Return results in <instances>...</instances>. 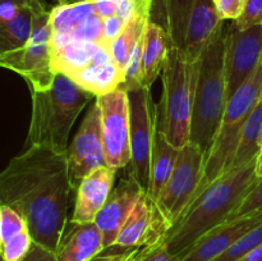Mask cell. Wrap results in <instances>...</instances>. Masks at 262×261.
<instances>
[{"mask_svg":"<svg viewBox=\"0 0 262 261\" xmlns=\"http://www.w3.org/2000/svg\"><path fill=\"white\" fill-rule=\"evenodd\" d=\"M51 55L53 69L55 73H64L68 77L81 71L92 61L105 63L113 60L109 46L78 41H72L56 48H51Z\"/></svg>","mask_w":262,"mask_h":261,"instance_id":"20","label":"cell"},{"mask_svg":"<svg viewBox=\"0 0 262 261\" xmlns=\"http://www.w3.org/2000/svg\"><path fill=\"white\" fill-rule=\"evenodd\" d=\"M225 26L200 58L189 142L205 154L209 150L227 106V81L224 67Z\"/></svg>","mask_w":262,"mask_h":261,"instance_id":"5","label":"cell"},{"mask_svg":"<svg viewBox=\"0 0 262 261\" xmlns=\"http://www.w3.org/2000/svg\"><path fill=\"white\" fill-rule=\"evenodd\" d=\"M95 13L92 0H78L69 4H59L53 7L50 14V23L53 28L51 46H58L64 42L67 37Z\"/></svg>","mask_w":262,"mask_h":261,"instance_id":"25","label":"cell"},{"mask_svg":"<svg viewBox=\"0 0 262 261\" xmlns=\"http://www.w3.org/2000/svg\"><path fill=\"white\" fill-rule=\"evenodd\" d=\"M225 81L228 100L241 89L262 61V25L241 30L234 22L225 27Z\"/></svg>","mask_w":262,"mask_h":261,"instance_id":"11","label":"cell"},{"mask_svg":"<svg viewBox=\"0 0 262 261\" xmlns=\"http://www.w3.org/2000/svg\"><path fill=\"white\" fill-rule=\"evenodd\" d=\"M258 210H262V178L258 179V182L255 184V187L248 192L247 196L243 199V201L241 202V205L237 207V210L233 212L232 216L229 217V220L243 216V215H247L250 214V212L258 211Z\"/></svg>","mask_w":262,"mask_h":261,"instance_id":"30","label":"cell"},{"mask_svg":"<svg viewBox=\"0 0 262 261\" xmlns=\"http://www.w3.org/2000/svg\"><path fill=\"white\" fill-rule=\"evenodd\" d=\"M233 22L241 30L262 25V0H246L242 15Z\"/></svg>","mask_w":262,"mask_h":261,"instance_id":"31","label":"cell"},{"mask_svg":"<svg viewBox=\"0 0 262 261\" xmlns=\"http://www.w3.org/2000/svg\"><path fill=\"white\" fill-rule=\"evenodd\" d=\"M256 173H257V177L262 178V153L257 158V163H256Z\"/></svg>","mask_w":262,"mask_h":261,"instance_id":"43","label":"cell"},{"mask_svg":"<svg viewBox=\"0 0 262 261\" xmlns=\"http://www.w3.org/2000/svg\"><path fill=\"white\" fill-rule=\"evenodd\" d=\"M204 159L205 153L194 143L188 142L179 148L176 168L156 199L161 214L171 227L194 200L202 181Z\"/></svg>","mask_w":262,"mask_h":261,"instance_id":"8","label":"cell"},{"mask_svg":"<svg viewBox=\"0 0 262 261\" xmlns=\"http://www.w3.org/2000/svg\"><path fill=\"white\" fill-rule=\"evenodd\" d=\"M261 102H262V99H261Z\"/></svg>","mask_w":262,"mask_h":261,"instance_id":"46","label":"cell"},{"mask_svg":"<svg viewBox=\"0 0 262 261\" xmlns=\"http://www.w3.org/2000/svg\"><path fill=\"white\" fill-rule=\"evenodd\" d=\"M50 14L51 12L33 14L32 33L28 42L17 50L0 53V64L19 74L30 91L48 89L55 78L51 61Z\"/></svg>","mask_w":262,"mask_h":261,"instance_id":"7","label":"cell"},{"mask_svg":"<svg viewBox=\"0 0 262 261\" xmlns=\"http://www.w3.org/2000/svg\"><path fill=\"white\" fill-rule=\"evenodd\" d=\"M170 229L171 225L163 216L156 200L145 191L120 229L114 246L122 248L147 247L165 240Z\"/></svg>","mask_w":262,"mask_h":261,"instance_id":"13","label":"cell"},{"mask_svg":"<svg viewBox=\"0 0 262 261\" xmlns=\"http://www.w3.org/2000/svg\"><path fill=\"white\" fill-rule=\"evenodd\" d=\"M138 261H179V256L171 253L165 242L161 241L156 245L141 248Z\"/></svg>","mask_w":262,"mask_h":261,"instance_id":"32","label":"cell"},{"mask_svg":"<svg viewBox=\"0 0 262 261\" xmlns=\"http://www.w3.org/2000/svg\"><path fill=\"white\" fill-rule=\"evenodd\" d=\"M101 110V128L106 165L119 170L130 164L129 97L124 89L95 97Z\"/></svg>","mask_w":262,"mask_h":261,"instance_id":"10","label":"cell"},{"mask_svg":"<svg viewBox=\"0 0 262 261\" xmlns=\"http://www.w3.org/2000/svg\"><path fill=\"white\" fill-rule=\"evenodd\" d=\"M115 173L107 165L100 166L84 177L77 187L76 205L71 220L76 223L95 222L114 188Z\"/></svg>","mask_w":262,"mask_h":261,"instance_id":"17","label":"cell"},{"mask_svg":"<svg viewBox=\"0 0 262 261\" xmlns=\"http://www.w3.org/2000/svg\"><path fill=\"white\" fill-rule=\"evenodd\" d=\"M262 99V61L252 76L228 100L216 135L205 154L202 181L194 199L207 184L230 170L243 127Z\"/></svg>","mask_w":262,"mask_h":261,"instance_id":"6","label":"cell"},{"mask_svg":"<svg viewBox=\"0 0 262 261\" xmlns=\"http://www.w3.org/2000/svg\"><path fill=\"white\" fill-rule=\"evenodd\" d=\"M117 15L127 25L136 14H138V8L136 0H117Z\"/></svg>","mask_w":262,"mask_h":261,"instance_id":"38","label":"cell"},{"mask_svg":"<svg viewBox=\"0 0 262 261\" xmlns=\"http://www.w3.org/2000/svg\"><path fill=\"white\" fill-rule=\"evenodd\" d=\"M215 5L223 20H237L242 15L246 0H215Z\"/></svg>","mask_w":262,"mask_h":261,"instance_id":"33","label":"cell"},{"mask_svg":"<svg viewBox=\"0 0 262 261\" xmlns=\"http://www.w3.org/2000/svg\"><path fill=\"white\" fill-rule=\"evenodd\" d=\"M179 155V148L171 145L168 138L156 130L155 142H154L152 154L150 163V183H148V194L154 199H158L160 192L168 183Z\"/></svg>","mask_w":262,"mask_h":261,"instance_id":"24","label":"cell"},{"mask_svg":"<svg viewBox=\"0 0 262 261\" xmlns=\"http://www.w3.org/2000/svg\"><path fill=\"white\" fill-rule=\"evenodd\" d=\"M12 2H14L19 7L28 8L30 10H32L33 14L51 12V9H53V7H50L46 3V0H12Z\"/></svg>","mask_w":262,"mask_h":261,"instance_id":"39","label":"cell"},{"mask_svg":"<svg viewBox=\"0 0 262 261\" xmlns=\"http://www.w3.org/2000/svg\"><path fill=\"white\" fill-rule=\"evenodd\" d=\"M224 22L215 0H193L181 46L184 55L189 60H200L207 46L223 32Z\"/></svg>","mask_w":262,"mask_h":261,"instance_id":"16","label":"cell"},{"mask_svg":"<svg viewBox=\"0 0 262 261\" xmlns=\"http://www.w3.org/2000/svg\"><path fill=\"white\" fill-rule=\"evenodd\" d=\"M32 110L23 150L42 147L67 153L72 127L95 95L64 73H56L50 87L31 90Z\"/></svg>","mask_w":262,"mask_h":261,"instance_id":"3","label":"cell"},{"mask_svg":"<svg viewBox=\"0 0 262 261\" xmlns=\"http://www.w3.org/2000/svg\"><path fill=\"white\" fill-rule=\"evenodd\" d=\"M105 248L104 237L96 223L69 220L55 255L58 261H89Z\"/></svg>","mask_w":262,"mask_h":261,"instance_id":"18","label":"cell"},{"mask_svg":"<svg viewBox=\"0 0 262 261\" xmlns=\"http://www.w3.org/2000/svg\"><path fill=\"white\" fill-rule=\"evenodd\" d=\"M262 224V210L228 220L205 234L179 261H214L251 229Z\"/></svg>","mask_w":262,"mask_h":261,"instance_id":"15","label":"cell"},{"mask_svg":"<svg viewBox=\"0 0 262 261\" xmlns=\"http://www.w3.org/2000/svg\"><path fill=\"white\" fill-rule=\"evenodd\" d=\"M140 251H141V250H140ZM140 251H138V252L136 253V255L133 256V257H130L128 261H138V253H140Z\"/></svg>","mask_w":262,"mask_h":261,"instance_id":"45","label":"cell"},{"mask_svg":"<svg viewBox=\"0 0 262 261\" xmlns=\"http://www.w3.org/2000/svg\"><path fill=\"white\" fill-rule=\"evenodd\" d=\"M193 0H152L150 20L166 31L171 45L181 49Z\"/></svg>","mask_w":262,"mask_h":261,"instance_id":"23","label":"cell"},{"mask_svg":"<svg viewBox=\"0 0 262 261\" xmlns=\"http://www.w3.org/2000/svg\"><path fill=\"white\" fill-rule=\"evenodd\" d=\"M200 60H189L183 51L171 46L161 73L163 91L156 104V125L171 145L181 148L191 140L192 114Z\"/></svg>","mask_w":262,"mask_h":261,"instance_id":"4","label":"cell"},{"mask_svg":"<svg viewBox=\"0 0 262 261\" xmlns=\"http://www.w3.org/2000/svg\"><path fill=\"white\" fill-rule=\"evenodd\" d=\"M262 153V102L251 113L250 118L243 127L235 153L233 168L247 165L258 158Z\"/></svg>","mask_w":262,"mask_h":261,"instance_id":"26","label":"cell"},{"mask_svg":"<svg viewBox=\"0 0 262 261\" xmlns=\"http://www.w3.org/2000/svg\"><path fill=\"white\" fill-rule=\"evenodd\" d=\"M171 46V40L166 31L158 23L148 20L143 35L142 48L143 87L151 89L159 74L163 73Z\"/></svg>","mask_w":262,"mask_h":261,"instance_id":"21","label":"cell"},{"mask_svg":"<svg viewBox=\"0 0 262 261\" xmlns=\"http://www.w3.org/2000/svg\"><path fill=\"white\" fill-rule=\"evenodd\" d=\"M72 187L67 153L22 150L0 174V201L27 222L33 242L56 252L67 227Z\"/></svg>","mask_w":262,"mask_h":261,"instance_id":"1","label":"cell"},{"mask_svg":"<svg viewBox=\"0 0 262 261\" xmlns=\"http://www.w3.org/2000/svg\"><path fill=\"white\" fill-rule=\"evenodd\" d=\"M148 20H150V18L143 17L141 14H136L124 26L119 36L109 45V51L113 61L124 72V76L128 61H129L137 44L143 37Z\"/></svg>","mask_w":262,"mask_h":261,"instance_id":"27","label":"cell"},{"mask_svg":"<svg viewBox=\"0 0 262 261\" xmlns=\"http://www.w3.org/2000/svg\"><path fill=\"white\" fill-rule=\"evenodd\" d=\"M124 26L125 23L117 14L104 19V22H102V40H104V45L109 46L119 36Z\"/></svg>","mask_w":262,"mask_h":261,"instance_id":"35","label":"cell"},{"mask_svg":"<svg viewBox=\"0 0 262 261\" xmlns=\"http://www.w3.org/2000/svg\"><path fill=\"white\" fill-rule=\"evenodd\" d=\"M95 8V13L99 15L101 19L113 17L117 14L118 2L117 0H92Z\"/></svg>","mask_w":262,"mask_h":261,"instance_id":"37","label":"cell"},{"mask_svg":"<svg viewBox=\"0 0 262 261\" xmlns=\"http://www.w3.org/2000/svg\"><path fill=\"white\" fill-rule=\"evenodd\" d=\"M143 192L145 189L130 173L127 178L120 179L113 188L109 199L95 217V223L104 237L105 247L114 246L120 229L125 224Z\"/></svg>","mask_w":262,"mask_h":261,"instance_id":"14","label":"cell"},{"mask_svg":"<svg viewBox=\"0 0 262 261\" xmlns=\"http://www.w3.org/2000/svg\"><path fill=\"white\" fill-rule=\"evenodd\" d=\"M237 261H262V245L253 248L252 251L247 252Z\"/></svg>","mask_w":262,"mask_h":261,"instance_id":"42","label":"cell"},{"mask_svg":"<svg viewBox=\"0 0 262 261\" xmlns=\"http://www.w3.org/2000/svg\"><path fill=\"white\" fill-rule=\"evenodd\" d=\"M19 5L12 0H0V23L8 22L17 15Z\"/></svg>","mask_w":262,"mask_h":261,"instance_id":"40","label":"cell"},{"mask_svg":"<svg viewBox=\"0 0 262 261\" xmlns=\"http://www.w3.org/2000/svg\"><path fill=\"white\" fill-rule=\"evenodd\" d=\"M138 8V14L143 17H151V8H152V0H136Z\"/></svg>","mask_w":262,"mask_h":261,"instance_id":"41","label":"cell"},{"mask_svg":"<svg viewBox=\"0 0 262 261\" xmlns=\"http://www.w3.org/2000/svg\"><path fill=\"white\" fill-rule=\"evenodd\" d=\"M69 78L97 97L119 89L124 83V72L113 60L105 63L92 61Z\"/></svg>","mask_w":262,"mask_h":261,"instance_id":"22","label":"cell"},{"mask_svg":"<svg viewBox=\"0 0 262 261\" xmlns=\"http://www.w3.org/2000/svg\"><path fill=\"white\" fill-rule=\"evenodd\" d=\"M33 13L20 7L17 15L8 22L0 23V53L17 50L28 42L32 33Z\"/></svg>","mask_w":262,"mask_h":261,"instance_id":"28","label":"cell"},{"mask_svg":"<svg viewBox=\"0 0 262 261\" xmlns=\"http://www.w3.org/2000/svg\"><path fill=\"white\" fill-rule=\"evenodd\" d=\"M78 2V0H58L59 4H69V3H74Z\"/></svg>","mask_w":262,"mask_h":261,"instance_id":"44","label":"cell"},{"mask_svg":"<svg viewBox=\"0 0 262 261\" xmlns=\"http://www.w3.org/2000/svg\"><path fill=\"white\" fill-rule=\"evenodd\" d=\"M69 178L73 189L82 179L100 166L106 165L101 128V110L97 102L90 107L79 130L67 150Z\"/></svg>","mask_w":262,"mask_h":261,"instance_id":"12","label":"cell"},{"mask_svg":"<svg viewBox=\"0 0 262 261\" xmlns=\"http://www.w3.org/2000/svg\"><path fill=\"white\" fill-rule=\"evenodd\" d=\"M256 163L257 159L230 169L205 187L166 234L164 242L171 253L181 257L210 230L229 220L260 179Z\"/></svg>","mask_w":262,"mask_h":261,"instance_id":"2","label":"cell"},{"mask_svg":"<svg viewBox=\"0 0 262 261\" xmlns=\"http://www.w3.org/2000/svg\"><path fill=\"white\" fill-rule=\"evenodd\" d=\"M33 240L25 217L7 205H0V253L2 261H22Z\"/></svg>","mask_w":262,"mask_h":261,"instance_id":"19","label":"cell"},{"mask_svg":"<svg viewBox=\"0 0 262 261\" xmlns=\"http://www.w3.org/2000/svg\"><path fill=\"white\" fill-rule=\"evenodd\" d=\"M260 245H262V224L251 229L247 234L243 235L229 250L225 251L214 261H237Z\"/></svg>","mask_w":262,"mask_h":261,"instance_id":"29","label":"cell"},{"mask_svg":"<svg viewBox=\"0 0 262 261\" xmlns=\"http://www.w3.org/2000/svg\"><path fill=\"white\" fill-rule=\"evenodd\" d=\"M142 247L137 248H122L118 246H112L102 251L100 255L95 256L89 261H128L136 255Z\"/></svg>","mask_w":262,"mask_h":261,"instance_id":"34","label":"cell"},{"mask_svg":"<svg viewBox=\"0 0 262 261\" xmlns=\"http://www.w3.org/2000/svg\"><path fill=\"white\" fill-rule=\"evenodd\" d=\"M22 261H58V258H56L55 252L33 242L30 252Z\"/></svg>","mask_w":262,"mask_h":261,"instance_id":"36","label":"cell"},{"mask_svg":"<svg viewBox=\"0 0 262 261\" xmlns=\"http://www.w3.org/2000/svg\"><path fill=\"white\" fill-rule=\"evenodd\" d=\"M130 118V171L136 181L147 192L150 183V163L155 142L156 104L151 89L140 87L128 92Z\"/></svg>","mask_w":262,"mask_h":261,"instance_id":"9","label":"cell"}]
</instances>
